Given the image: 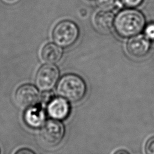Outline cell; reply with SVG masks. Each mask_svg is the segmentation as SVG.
<instances>
[{
	"instance_id": "obj_1",
	"label": "cell",
	"mask_w": 154,
	"mask_h": 154,
	"mask_svg": "<svg viewBox=\"0 0 154 154\" xmlns=\"http://www.w3.org/2000/svg\"><path fill=\"white\" fill-rule=\"evenodd\" d=\"M116 32L122 37H133L139 34L145 25V18L140 11L129 8L120 11L114 19Z\"/></svg>"
},
{
	"instance_id": "obj_2",
	"label": "cell",
	"mask_w": 154,
	"mask_h": 154,
	"mask_svg": "<svg viewBox=\"0 0 154 154\" xmlns=\"http://www.w3.org/2000/svg\"><path fill=\"white\" fill-rule=\"evenodd\" d=\"M86 90L84 81L75 74L63 76L57 87V93L62 97L72 102L81 100L84 97Z\"/></svg>"
},
{
	"instance_id": "obj_3",
	"label": "cell",
	"mask_w": 154,
	"mask_h": 154,
	"mask_svg": "<svg viewBox=\"0 0 154 154\" xmlns=\"http://www.w3.org/2000/svg\"><path fill=\"white\" fill-rule=\"evenodd\" d=\"M79 35L77 25L73 22L64 20L58 23L52 31V37L55 43L61 47L67 48L73 45Z\"/></svg>"
},
{
	"instance_id": "obj_4",
	"label": "cell",
	"mask_w": 154,
	"mask_h": 154,
	"mask_svg": "<svg viewBox=\"0 0 154 154\" xmlns=\"http://www.w3.org/2000/svg\"><path fill=\"white\" fill-rule=\"evenodd\" d=\"M40 135L44 144L54 146L59 144L63 138L64 128L63 124L57 120H49L43 124Z\"/></svg>"
},
{
	"instance_id": "obj_5",
	"label": "cell",
	"mask_w": 154,
	"mask_h": 154,
	"mask_svg": "<svg viewBox=\"0 0 154 154\" xmlns=\"http://www.w3.org/2000/svg\"><path fill=\"white\" fill-rule=\"evenodd\" d=\"M16 103L23 109L34 106L39 100L40 94L37 88L33 85L26 84L19 87L14 95Z\"/></svg>"
},
{
	"instance_id": "obj_6",
	"label": "cell",
	"mask_w": 154,
	"mask_h": 154,
	"mask_svg": "<svg viewBox=\"0 0 154 154\" xmlns=\"http://www.w3.org/2000/svg\"><path fill=\"white\" fill-rule=\"evenodd\" d=\"M59 78V70L53 64H45L38 70L35 82L37 86L43 90H49L56 84Z\"/></svg>"
},
{
	"instance_id": "obj_7",
	"label": "cell",
	"mask_w": 154,
	"mask_h": 154,
	"mask_svg": "<svg viewBox=\"0 0 154 154\" xmlns=\"http://www.w3.org/2000/svg\"><path fill=\"white\" fill-rule=\"evenodd\" d=\"M150 49V42L144 35H136L131 37L127 43L128 53L134 57L145 56Z\"/></svg>"
},
{
	"instance_id": "obj_8",
	"label": "cell",
	"mask_w": 154,
	"mask_h": 154,
	"mask_svg": "<svg viewBox=\"0 0 154 154\" xmlns=\"http://www.w3.org/2000/svg\"><path fill=\"white\" fill-rule=\"evenodd\" d=\"M48 113L55 120L65 119L70 113V106L67 101L62 97L53 98L48 103Z\"/></svg>"
},
{
	"instance_id": "obj_9",
	"label": "cell",
	"mask_w": 154,
	"mask_h": 154,
	"mask_svg": "<svg viewBox=\"0 0 154 154\" xmlns=\"http://www.w3.org/2000/svg\"><path fill=\"white\" fill-rule=\"evenodd\" d=\"M114 19V16L111 11L101 10L94 16V26L102 32H107L112 28Z\"/></svg>"
},
{
	"instance_id": "obj_10",
	"label": "cell",
	"mask_w": 154,
	"mask_h": 154,
	"mask_svg": "<svg viewBox=\"0 0 154 154\" xmlns=\"http://www.w3.org/2000/svg\"><path fill=\"white\" fill-rule=\"evenodd\" d=\"M45 117V112L42 109L34 106L28 108L24 114L25 122L29 126L33 128H37L42 126Z\"/></svg>"
},
{
	"instance_id": "obj_11",
	"label": "cell",
	"mask_w": 154,
	"mask_h": 154,
	"mask_svg": "<svg viewBox=\"0 0 154 154\" xmlns=\"http://www.w3.org/2000/svg\"><path fill=\"white\" fill-rule=\"evenodd\" d=\"M63 55L61 49L54 43L45 45L41 51V57L43 61L49 64L58 62Z\"/></svg>"
},
{
	"instance_id": "obj_12",
	"label": "cell",
	"mask_w": 154,
	"mask_h": 154,
	"mask_svg": "<svg viewBox=\"0 0 154 154\" xmlns=\"http://www.w3.org/2000/svg\"><path fill=\"white\" fill-rule=\"evenodd\" d=\"M119 0H96L97 6L101 10L111 11L118 4Z\"/></svg>"
},
{
	"instance_id": "obj_13",
	"label": "cell",
	"mask_w": 154,
	"mask_h": 154,
	"mask_svg": "<svg viewBox=\"0 0 154 154\" xmlns=\"http://www.w3.org/2000/svg\"><path fill=\"white\" fill-rule=\"evenodd\" d=\"M145 35L148 39L154 40V23H150L146 26Z\"/></svg>"
},
{
	"instance_id": "obj_14",
	"label": "cell",
	"mask_w": 154,
	"mask_h": 154,
	"mask_svg": "<svg viewBox=\"0 0 154 154\" xmlns=\"http://www.w3.org/2000/svg\"><path fill=\"white\" fill-rule=\"evenodd\" d=\"M145 152L147 154H154V137L147 141L145 145Z\"/></svg>"
},
{
	"instance_id": "obj_15",
	"label": "cell",
	"mask_w": 154,
	"mask_h": 154,
	"mask_svg": "<svg viewBox=\"0 0 154 154\" xmlns=\"http://www.w3.org/2000/svg\"><path fill=\"white\" fill-rule=\"evenodd\" d=\"M123 4L128 8H134L140 5L143 0H121Z\"/></svg>"
},
{
	"instance_id": "obj_16",
	"label": "cell",
	"mask_w": 154,
	"mask_h": 154,
	"mask_svg": "<svg viewBox=\"0 0 154 154\" xmlns=\"http://www.w3.org/2000/svg\"><path fill=\"white\" fill-rule=\"evenodd\" d=\"M52 96H53L52 93H51V92H45L42 95L41 99H42V100L45 103H49L53 99Z\"/></svg>"
},
{
	"instance_id": "obj_17",
	"label": "cell",
	"mask_w": 154,
	"mask_h": 154,
	"mask_svg": "<svg viewBox=\"0 0 154 154\" xmlns=\"http://www.w3.org/2000/svg\"><path fill=\"white\" fill-rule=\"evenodd\" d=\"M16 154H34V152L29 149H20L15 152Z\"/></svg>"
},
{
	"instance_id": "obj_18",
	"label": "cell",
	"mask_w": 154,
	"mask_h": 154,
	"mask_svg": "<svg viewBox=\"0 0 154 154\" xmlns=\"http://www.w3.org/2000/svg\"><path fill=\"white\" fill-rule=\"evenodd\" d=\"M4 1H5V2H8V3H13V2H16L17 0H4Z\"/></svg>"
},
{
	"instance_id": "obj_19",
	"label": "cell",
	"mask_w": 154,
	"mask_h": 154,
	"mask_svg": "<svg viewBox=\"0 0 154 154\" xmlns=\"http://www.w3.org/2000/svg\"><path fill=\"white\" fill-rule=\"evenodd\" d=\"M0 153H1V149H0Z\"/></svg>"
}]
</instances>
